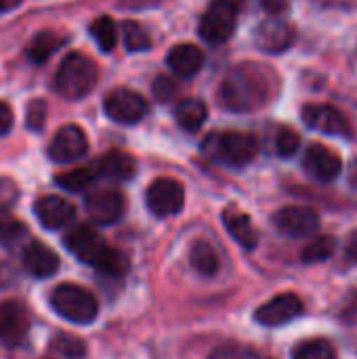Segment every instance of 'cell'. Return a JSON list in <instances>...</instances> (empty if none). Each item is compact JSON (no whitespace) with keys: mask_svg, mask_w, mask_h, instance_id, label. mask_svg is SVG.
<instances>
[{"mask_svg":"<svg viewBox=\"0 0 357 359\" xmlns=\"http://www.w3.org/2000/svg\"><path fill=\"white\" fill-rule=\"evenodd\" d=\"M276 90L278 78L269 67L261 63H238L221 84V101L231 111H255L269 103Z\"/></svg>","mask_w":357,"mask_h":359,"instance_id":"6da1fadb","label":"cell"},{"mask_svg":"<svg viewBox=\"0 0 357 359\" xmlns=\"http://www.w3.org/2000/svg\"><path fill=\"white\" fill-rule=\"evenodd\" d=\"M97 84V65L82 53H69L55 76V88L61 97L78 101L86 97Z\"/></svg>","mask_w":357,"mask_h":359,"instance_id":"7a4b0ae2","label":"cell"},{"mask_svg":"<svg viewBox=\"0 0 357 359\" xmlns=\"http://www.w3.org/2000/svg\"><path fill=\"white\" fill-rule=\"evenodd\" d=\"M204 151L227 166H246L259 154V139L244 130L217 133L206 139Z\"/></svg>","mask_w":357,"mask_h":359,"instance_id":"3957f363","label":"cell"},{"mask_svg":"<svg viewBox=\"0 0 357 359\" xmlns=\"http://www.w3.org/2000/svg\"><path fill=\"white\" fill-rule=\"evenodd\" d=\"M50 307L57 316L72 324H90L99 316V303L95 294L78 284H59L50 294Z\"/></svg>","mask_w":357,"mask_h":359,"instance_id":"277c9868","label":"cell"},{"mask_svg":"<svg viewBox=\"0 0 357 359\" xmlns=\"http://www.w3.org/2000/svg\"><path fill=\"white\" fill-rule=\"evenodd\" d=\"M238 25V6L231 0H215L200 19V36L210 44L231 38Z\"/></svg>","mask_w":357,"mask_h":359,"instance_id":"5b68a950","label":"cell"},{"mask_svg":"<svg viewBox=\"0 0 357 359\" xmlns=\"http://www.w3.org/2000/svg\"><path fill=\"white\" fill-rule=\"evenodd\" d=\"M145 200H147V208L156 217L179 215L185 204V189L179 181L170 177H160L147 187Z\"/></svg>","mask_w":357,"mask_h":359,"instance_id":"8992f818","label":"cell"},{"mask_svg":"<svg viewBox=\"0 0 357 359\" xmlns=\"http://www.w3.org/2000/svg\"><path fill=\"white\" fill-rule=\"evenodd\" d=\"M274 227L286 238H309L320 227V215L309 206H286L274 215Z\"/></svg>","mask_w":357,"mask_h":359,"instance_id":"52a82bcc","label":"cell"},{"mask_svg":"<svg viewBox=\"0 0 357 359\" xmlns=\"http://www.w3.org/2000/svg\"><path fill=\"white\" fill-rule=\"evenodd\" d=\"M105 114L120 124H137L147 114V101L130 90V88H116L105 97Z\"/></svg>","mask_w":357,"mask_h":359,"instance_id":"ba28073f","label":"cell"},{"mask_svg":"<svg viewBox=\"0 0 357 359\" xmlns=\"http://www.w3.org/2000/svg\"><path fill=\"white\" fill-rule=\"evenodd\" d=\"M303 309H305V305L295 292H284V294H278L271 301L263 303L255 311V320L261 326L278 328V326H284V324L297 320L303 313Z\"/></svg>","mask_w":357,"mask_h":359,"instance_id":"9c48e42d","label":"cell"},{"mask_svg":"<svg viewBox=\"0 0 357 359\" xmlns=\"http://www.w3.org/2000/svg\"><path fill=\"white\" fill-rule=\"evenodd\" d=\"M303 122L314 128L320 130L324 135H332V137H349L351 135V124L345 118V114L332 105H324V103H309L303 107L301 111Z\"/></svg>","mask_w":357,"mask_h":359,"instance_id":"30bf717a","label":"cell"},{"mask_svg":"<svg viewBox=\"0 0 357 359\" xmlns=\"http://www.w3.org/2000/svg\"><path fill=\"white\" fill-rule=\"evenodd\" d=\"M63 242H65V248L76 259H80L82 263H88L93 267L103 257V252L109 248V244L90 225H76L74 229H69V233H65Z\"/></svg>","mask_w":357,"mask_h":359,"instance_id":"8fae6325","label":"cell"},{"mask_svg":"<svg viewBox=\"0 0 357 359\" xmlns=\"http://www.w3.org/2000/svg\"><path fill=\"white\" fill-rule=\"evenodd\" d=\"M303 168L316 181L330 183L341 175L343 160L335 149H330V147H326L322 143H314V145L307 147V151L303 156Z\"/></svg>","mask_w":357,"mask_h":359,"instance_id":"7c38bea8","label":"cell"},{"mask_svg":"<svg viewBox=\"0 0 357 359\" xmlns=\"http://www.w3.org/2000/svg\"><path fill=\"white\" fill-rule=\"evenodd\" d=\"M29 332V316L25 307L17 301L0 303V343L6 347H17L25 341Z\"/></svg>","mask_w":357,"mask_h":359,"instance_id":"4fadbf2b","label":"cell"},{"mask_svg":"<svg viewBox=\"0 0 357 359\" xmlns=\"http://www.w3.org/2000/svg\"><path fill=\"white\" fill-rule=\"evenodd\" d=\"M295 38H297L295 27L280 17H271L255 29V44L261 50L271 53V55L288 50L292 46Z\"/></svg>","mask_w":357,"mask_h":359,"instance_id":"5bb4252c","label":"cell"},{"mask_svg":"<svg viewBox=\"0 0 357 359\" xmlns=\"http://www.w3.org/2000/svg\"><path fill=\"white\" fill-rule=\"evenodd\" d=\"M88 151V139L84 135V130L76 124H69V126H63L50 147H48V156L50 160L59 162V164H67V162H76L80 160L84 154Z\"/></svg>","mask_w":357,"mask_h":359,"instance_id":"9a60e30c","label":"cell"},{"mask_svg":"<svg viewBox=\"0 0 357 359\" xmlns=\"http://www.w3.org/2000/svg\"><path fill=\"white\" fill-rule=\"evenodd\" d=\"M124 196L116 189L93 191L86 198V215L97 225H114L124 215Z\"/></svg>","mask_w":357,"mask_h":359,"instance_id":"2e32d148","label":"cell"},{"mask_svg":"<svg viewBox=\"0 0 357 359\" xmlns=\"http://www.w3.org/2000/svg\"><path fill=\"white\" fill-rule=\"evenodd\" d=\"M34 212L44 229H63L76 217V208L61 196H42L34 204Z\"/></svg>","mask_w":357,"mask_h":359,"instance_id":"e0dca14e","label":"cell"},{"mask_svg":"<svg viewBox=\"0 0 357 359\" xmlns=\"http://www.w3.org/2000/svg\"><path fill=\"white\" fill-rule=\"evenodd\" d=\"M23 265L34 278H50L59 269V257L42 242H29L23 248Z\"/></svg>","mask_w":357,"mask_h":359,"instance_id":"ac0fdd59","label":"cell"},{"mask_svg":"<svg viewBox=\"0 0 357 359\" xmlns=\"http://www.w3.org/2000/svg\"><path fill=\"white\" fill-rule=\"evenodd\" d=\"M223 225H225L227 233L242 248H246V250L257 248V244H259V231H257V227L252 225V219L246 212H242L238 208H227L223 212Z\"/></svg>","mask_w":357,"mask_h":359,"instance_id":"d6986e66","label":"cell"},{"mask_svg":"<svg viewBox=\"0 0 357 359\" xmlns=\"http://www.w3.org/2000/svg\"><path fill=\"white\" fill-rule=\"evenodd\" d=\"M166 63L177 76L191 78L202 69L204 53L196 44H177V46L170 48V53L166 57Z\"/></svg>","mask_w":357,"mask_h":359,"instance_id":"ffe728a7","label":"cell"},{"mask_svg":"<svg viewBox=\"0 0 357 359\" xmlns=\"http://www.w3.org/2000/svg\"><path fill=\"white\" fill-rule=\"evenodd\" d=\"M95 170H97V175H103L112 181H128V179H133V175L137 170V162L130 154L112 149L99 158Z\"/></svg>","mask_w":357,"mask_h":359,"instance_id":"44dd1931","label":"cell"},{"mask_svg":"<svg viewBox=\"0 0 357 359\" xmlns=\"http://www.w3.org/2000/svg\"><path fill=\"white\" fill-rule=\"evenodd\" d=\"M65 44V36L53 29H42L40 34H36L32 38V42L27 44V59L36 65L44 63L48 57H53V53H57L61 46Z\"/></svg>","mask_w":357,"mask_h":359,"instance_id":"7402d4cb","label":"cell"},{"mask_svg":"<svg viewBox=\"0 0 357 359\" xmlns=\"http://www.w3.org/2000/svg\"><path fill=\"white\" fill-rule=\"evenodd\" d=\"M175 118L177 124L187 130V133H196L208 118V107L204 101L200 99H183L177 103L175 107Z\"/></svg>","mask_w":357,"mask_h":359,"instance_id":"603a6c76","label":"cell"},{"mask_svg":"<svg viewBox=\"0 0 357 359\" xmlns=\"http://www.w3.org/2000/svg\"><path fill=\"white\" fill-rule=\"evenodd\" d=\"M189 263H191V267H194L200 276H206V278L217 276L219 265H221L217 250H215L213 244H208L206 240L194 242V246H191V250H189Z\"/></svg>","mask_w":357,"mask_h":359,"instance_id":"cb8c5ba5","label":"cell"},{"mask_svg":"<svg viewBox=\"0 0 357 359\" xmlns=\"http://www.w3.org/2000/svg\"><path fill=\"white\" fill-rule=\"evenodd\" d=\"M292 359H339V353L328 339H307L292 349Z\"/></svg>","mask_w":357,"mask_h":359,"instance_id":"d4e9b609","label":"cell"},{"mask_svg":"<svg viewBox=\"0 0 357 359\" xmlns=\"http://www.w3.org/2000/svg\"><path fill=\"white\" fill-rule=\"evenodd\" d=\"M95 269H97L101 276H105V278L120 280V278H124L126 271H128V259H126L124 252H120V250H116V248L109 246V248L103 252V257L95 263Z\"/></svg>","mask_w":357,"mask_h":359,"instance_id":"484cf974","label":"cell"},{"mask_svg":"<svg viewBox=\"0 0 357 359\" xmlns=\"http://www.w3.org/2000/svg\"><path fill=\"white\" fill-rule=\"evenodd\" d=\"M90 36L93 40L97 42V46L103 50V53H109L116 48V42H118V29H116V23L107 17V15H101L97 17L93 23H90Z\"/></svg>","mask_w":357,"mask_h":359,"instance_id":"4316f807","label":"cell"},{"mask_svg":"<svg viewBox=\"0 0 357 359\" xmlns=\"http://www.w3.org/2000/svg\"><path fill=\"white\" fill-rule=\"evenodd\" d=\"M335 250H337V240L332 236H318L305 246V250L301 252V259L307 265L324 263V261L332 259Z\"/></svg>","mask_w":357,"mask_h":359,"instance_id":"83f0119b","label":"cell"},{"mask_svg":"<svg viewBox=\"0 0 357 359\" xmlns=\"http://www.w3.org/2000/svg\"><path fill=\"white\" fill-rule=\"evenodd\" d=\"M97 170L95 168H74V170H69V172H63V175H57V185L59 187H63V189H67V191H76V194H80V191H84V189H88L95 181H97Z\"/></svg>","mask_w":357,"mask_h":359,"instance_id":"f1b7e54d","label":"cell"},{"mask_svg":"<svg viewBox=\"0 0 357 359\" xmlns=\"http://www.w3.org/2000/svg\"><path fill=\"white\" fill-rule=\"evenodd\" d=\"M122 38H124V44L130 53H137V50H147L151 46V38L149 34L145 32V27L137 21H124L122 23Z\"/></svg>","mask_w":357,"mask_h":359,"instance_id":"f546056e","label":"cell"},{"mask_svg":"<svg viewBox=\"0 0 357 359\" xmlns=\"http://www.w3.org/2000/svg\"><path fill=\"white\" fill-rule=\"evenodd\" d=\"M301 147V137L288 126H280L276 133V151L282 158H292Z\"/></svg>","mask_w":357,"mask_h":359,"instance_id":"4dcf8cb0","label":"cell"},{"mask_svg":"<svg viewBox=\"0 0 357 359\" xmlns=\"http://www.w3.org/2000/svg\"><path fill=\"white\" fill-rule=\"evenodd\" d=\"M50 347H53L57 353H61V355H65V358L69 359H80L86 353L84 343H82L78 337H69V334H59V337H55V339L50 341Z\"/></svg>","mask_w":357,"mask_h":359,"instance_id":"1f68e13d","label":"cell"},{"mask_svg":"<svg viewBox=\"0 0 357 359\" xmlns=\"http://www.w3.org/2000/svg\"><path fill=\"white\" fill-rule=\"evenodd\" d=\"M25 233V227L21 221H17L8 210L0 208V244H11L19 236Z\"/></svg>","mask_w":357,"mask_h":359,"instance_id":"d6a6232c","label":"cell"},{"mask_svg":"<svg viewBox=\"0 0 357 359\" xmlns=\"http://www.w3.org/2000/svg\"><path fill=\"white\" fill-rule=\"evenodd\" d=\"M44 118H46V103H44L42 99H32V101L27 103V111H25L27 128H32V130H42Z\"/></svg>","mask_w":357,"mask_h":359,"instance_id":"836d02e7","label":"cell"},{"mask_svg":"<svg viewBox=\"0 0 357 359\" xmlns=\"http://www.w3.org/2000/svg\"><path fill=\"white\" fill-rule=\"evenodd\" d=\"M210 359H269L248 347H240V345H227V347H221L217 349Z\"/></svg>","mask_w":357,"mask_h":359,"instance_id":"e575fe53","label":"cell"},{"mask_svg":"<svg viewBox=\"0 0 357 359\" xmlns=\"http://www.w3.org/2000/svg\"><path fill=\"white\" fill-rule=\"evenodd\" d=\"M177 88H179V84H177L170 76H158L156 82H154V86H151L156 99L162 101V103L170 101V99L177 95Z\"/></svg>","mask_w":357,"mask_h":359,"instance_id":"d590c367","label":"cell"},{"mask_svg":"<svg viewBox=\"0 0 357 359\" xmlns=\"http://www.w3.org/2000/svg\"><path fill=\"white\" fill-rule=\"evenodd\" d=\"M357 267V231H351L345 240V248L341 255V269Z\"/></svg>","mask_w":357,"mask_h":359,"instance_id":"8d00e7d4","label":"cell"},{"mask_svg":"<svg viewBox=\"0 0 357 359\" xmlns=\"http://www.w3.org/2000/svg\"><path fill=\"white\" fill-rule=\"evenodd\" d=\"M19 198V189L17 185L11 181V179H2L0 177V208L2 210H8Z\"/></svg>","mask_w":357,"mask_h":359,"instance_id":"74e56055","label":"cell"},{"mask_svg":"<svg viewBox=\"0 0 357 359\" xmlns=\"http://www.w3.org/2000/svg\"><path fill=\"white\" fill-rule=\"evenodd\" d=\"M259 2H261V6H263L269 15H274V17L284 15V13L290 8V4H292V0H259Z\"/></svg>","mask_w":357,"mask_h":359,"instance_id":"f35d334b","label":"cell"},{"mask_svg":"<svg viewBox=\"0 0 357 359\" xmlns=\"http://www.w3.org/2000/svg\"><path fill=\"white\" fill-rule=\"evenodd\" d=\"M13 126V111L6 103L0 101V137L6 135Z\"/></svg>","mask_w":357,"mask_h":359,"instance_id":"ab89813d","label":"cell"},{"mask_svg":"<svg viewBox=\"0 0 357 359\" xmlns=\"http://www.w3.org/2000/svg\"><path fill=\"white\" fill-rule=\"evenodd\" d=\"M324 8H341V11H351L356 8L357 0H316Z\"/></svg>","mask_w":357,"mask_h":359,"instance_id":"60d3db41","label":"cell"},{"mask_svg":"<svg viewBox=\"0 0 357 359\" xmlns=\"http://www.w3.org/2000/svg\"><path fill=\"white\" fill-rule=\"evenodd\" d=\"M349 183H351V187L357 189V158L351 162V166H349Z\"/></svg>","mask_w":357,"mask_h":359,"instance_id":"b9f144b4","label":"cell"},{"mask_svg":"<svg viewBox=\"0 0 357 359\" xmlns=\"http://www.w3.org/2000/svg\"><path fill=\"white\" fill-rule=\"evenodd\" d=\"M19 2H21V0H0V13H2V11H11V8H15Z\"/></svg>","mask_w":357,"mask_h":359,"instance_id":"7bdbcfd3","label":"cell"}]
</instances>
